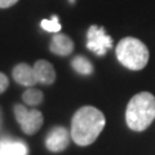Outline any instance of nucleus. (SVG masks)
I'll return each instance as SVG.
<instances>
[{"label":"nucleus","mask_w":155,"mask_h":155,"mask_svg":"<svg viewBox=\"0 0 155 155\" xmlns=\"http://www.w3.org/2000/svg\"><path fill=\"white\" fill-rule=\"evenodd\" d=\"M106 124L102 111L93 106H83L76 111L71 120V138L79 146L93 143Z\"/></svg>","instance_id":"obj_1"},{"label":"nucleus","mask_w":155,"mask_h":155,"mask_svg":"<svg viewBox=\"0 0 155 155\" xmlns=\"http://www.w3.org/2000/svg\"><path fill=\"white\" fill-rule=\"evenodd\" d=\"M155 119V97L150 92H140L127 105L125 122L136 132H142Z\"/></svg>","instance_id":"obj_2"},{"label":"nucleus","mask_w":155,"mask_h":155,"mask_svg":"<svg viewBox=\"0 0 155 155\" xmlns=\"http://www.w3.org/2000/svg\"><path fill=\"white\" fill-rule=\"evenodd\" d=\"M116 57L123 66L129 70H142L149 62V49L136 38H124L116 45Z\"/></svg>","instance_id":"obj_3"},{"label":"nucleus","mask_w":155,"mask_h":155,"mask_svg":"<svg viewBox=\"0 0 155 155\" xmlns=\"http://www.w3.org/2000/svg\"><path fill=\"white\" fill-rule=\"evenodd\" d=\"M13 111L16 120L18 122L21 129L23 130V133L28 136L35 134L44 123L43 114L39 110H28L25 105L16 104L13 107Z\"/></svg>","instance_id":"obj_4"},{"label":"nucleus","mask_w":155,"mask_h":155,"mask_svg":"<svg viewBox=\"0 0 155 155\" xmlns=\"http://www.w3.org/2000/svg\"><path fill=\"white\" fill-rule=\"evenodd\" d=\"M87 48L97 56H105L113 48V38L106 34L102 26L92 25L87 32Z\"/></svg>","instance_id":"obj_5"},{"label":"nucleus","mask_w":155,"mask_h":155,"mask_svg":"<svg viewBox=\"0 0 155 155\" xmlns=\"http://www.w3.org/2000/svg\"><path fill=\"white\" fill-rule=\"evenodd\" d=\"M70 137L69 130L64 127H54L51 129L45 138V146L47 149L52 153H60L69 146L70 143Z\"/></svg>","instance_id":"obj_6"},{"label":"nucleus","mask_w":155,"mask_h":155,"mask_svg":"<svg viewBox=\"0 0 155 155\" xmlns=\"http://www.w3.org/2000/svg\"><path fill=\"white\" fill-rule=\"evenodd\" d=\"M12 75H13V79L21 85L32 87L38 84V79H36L35 71H34V67L27 64H23V62L13 67Z\"/></svg>","instance_id":"obj_7"},{"label":"nucleus","mask_w":155,"mask_h":155,"mask_svg":"<svg viewBox=\"0 0 155 155\" xmlns=\"http://www.w3.org/2000/svg\"><path fill=\"white\" fill-rule=\"evenodd\" d=\"M49 49L52 53H54L57 56H62V57L69 56L74 51V41H72L71 38L65 35V34L56 32L51 40Z\"/></svg>","instance_id":"obj_8"},{"label":"nucleus","mask_w":155,"mask_h":155,"mask_svg":"<svg viewBox=\"0 0 155 155\" xmlns=\"http://www.w3.org/2000/svg\"><path fill=\"white\" fill-rule=\"evenodd\" d=\"M34 71H35L38 83L51 85L56 80V70L52 64H49L45 60H39L34 64Z\"/></svg>","instance_id":"obj_9"},{"label":"nucleus","mask_w":155,"mask_h":155,"mask_svg":"<svg viewBox=\"0 0 155 155\" xmlns=\"http://www.w3.org/2000/svg\"><path fill=\"white\" fill-rule=\"evenodd\" d=\"M28 149L21 141H13L9 138L0 140V155H27Z\"/></svg>","instance_id":"obj_10"},{"label":"nucleus","mask_w":155,"mask_h":155,"mask_svg":"<svg viewBox=\"0 0 155 155\" xmlns=\"http://www.w3.org/2000/svg\"><path fill=\"white\" fill-rule=\"evenodd\" d=\"M71 67L80 75H91L93 72V65L84 56H76L71 60Z\"/></svg>","instance_id":"obj_11"},{"label":"nucleus","mask_w":155,"mask_h":155,"mask_svg":"<svg viewBox=\"0 0 155 155\" xmlns=\"http://www.w3.org/2000/svg\"><path fill=\"white\" fill-rule=\"evenodd\" d=\"M22 100L23 102L28 106H36L40 105L44 100V94L41 91L35 89V88H28L25 91V93L22 94Z\"/></svg>","instance_id":"obj_12"},{"label":"nucleus","mask_w":155,"mask_h":155,"mask_svg":"<svg viewBox=\"0 0 155 155\" xmlns=\"http://www.w3.org/2000/svg\"><path fill=\"white\" fill-rule=\"evenodd\" d=\"M41 28H44L48 32H60L61 30V25L58 22V17L57 16H52L51 19H43L40 22Z\"/></svg>","instance_id":"obj_13"},{"label":"nucleus","mask_w":155,"mask_h":155,"mask_svg":"<svg viewBox=\"0 0 155 155\" xmlns=\"http://www.w3.org/2000/svg\"><path fill=\"white\" fill-rule=\"evenodd\" d=\"M9 87V80L5 74H3L2 71H0V94L4 93Z\"/></svg>","instance_id":"obj_14"},{"label":"nucleus","mask_w":155,"mask_h":155,"mask_svg":"<svg viewBox=\"0 0 155 155\" xmlns=\"http://www.w3.org/2000/svg\"><path fill=\"white\" fill-rule=\"evenodd\" d=\"M18 2V0H0V8L4 9V8H9L14 5Z\"/></svg>","instance_id":"obj_15"},{"label":"nucleus","mask_w":155,"mask_h":155,"mask_svg":"<svg viewBox=\"0 0 155 155\" xmlns=\"http://www.w3.org/2000/svg\"><path fill=\"white\" fill-rule=\"evenodd\" d=\"M3 130V111H2V107H0V133Z\"/></svg>","instance_id":"obj_16"}]
</instances>
